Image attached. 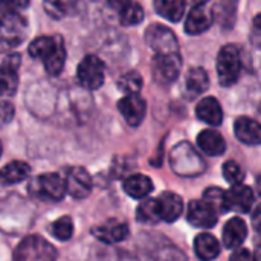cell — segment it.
<instances>
[{
  "instance_id": "cell-10",
  "label": "cell",
  "mask_w": 261,
  "mask_h": 261,
  "mask_svg": "<svg viewBox=\"0 0 261 261\" xmlns=\"http://www.w3.org/2000/svg\"><path fill=\"white\" fill-rule=\"evenodd\" d=\"M145 43L154 54H173L179 50V41L174 32L159 23H154L145 31Z\"/></svg>"
},
{
  "instance_id": "cell-31",
  "label": "cell",
  "mask_w": 261,
  "mask_h": 261,
  "mask_svg": "<svg viewBox=\"0 0 261 261\" xmlns=\"http://www.w3.org/2000/svg\"><path fill=\"white\" fill-rule=\"evenodd\" d=\"M136 220L141 223H148V225L161 222L158 200L156 199H145L144 202H141L138 210H136Z\"/></svg>"
},
{
  "instance_id": "cell-23",
  "label": "cell",
  "mask_w": 261,
  "mask_h": 261,
  "mask_svg": "<svg viewBox=\"0 0 261 261\" xmlns=\"http://www.w3.org/2000/svg\"><path fill=\"white\" fill-rule=\"evenodd\" d=\"M248 237V226L245 220L240 217H232L226 222L223 232H222V242L225 248L228 249H237Z\"/></svg>"
},
{
  "instance_id": "cell-8",
  "label": "cell",
  "mask_w": 261,
  "mask_h": 261,
  "mask_svg": "<svg viewBox=\"0 0 261 261\" xmlns=\"http://www.w3.org/2000/svg\"><path fill=\"white\" fill-rule=\"evenodd\" d=\"M182 69L180 52L173 54H154L151 60V72L154 81L161 86H168L177 80Z\"/></svg>"
},
{
  "instance_id": "cell-36",
  "label": "cell",
  "mask_w": 261,
  "mask_h": 261,
  "mask_svg": "<svg viewBox=\"0 0 261 261\" xmlns=\"http://www.w3.org/2000/svg\"><path fill=\"white\" fill-rule=\"evenodd\" d=\"M15 115V109L12 106V102L9 101H0V125L9 124L14 119Z\"/></svg>"
},
{
  "instance_id": "cell-19",
  "label": "cell",
  "mask_w": 261,
  "mask_h": 261,
  "mask_svg": "<svg viewBox=\"0 0 261 261\" xmlns=\"http://www.w3.org/2000/svg\"><path fill=\"white\" fill-rule=\"evenodd\" d=\"M156 200H158V206H159L161 220H164V222L173 223L184 213V200L176 193L165 191Z\"/></svg>"
},
{
  "instance_id": "cell-22",
  "label": "cell",
  "mask_w": 261,
  "mask_h": 261,
  "mask_svg": "<svg viewBox=\"0 0 261 261\" xmlns=\"http://www.w3.org/2000/svg\"><path fill=\"white\" fill-rule=\"evenodd\" d=\"M234 133L236 138L246 145H258L261 142L260 124L249 116H240L236 119Z\"/></svg>"
},
{
  "instance_id": "cell-27",
  "label": "cell",
  "mask_w": 261,
  "mask_h": 261,
  "mask_svg": "<svg viewBox=\"0 0 261 261\" xmlns=\"http://www.w3.org/2000/svg\"><path fill=\"white\" fill-rule=\"evenodd\" d=\"M194 252L197 258L202 261L216 260L220 254V243L211 234H200L194 240Z\"/></svg>"
},
{
  "instance_id": "cell-40",
  "label": "cell",
  "mask_w": 261,
  "mask_h": 261,
  "mask_svg": "<svg viewBox=\"0 0 261 261\" xmlns=\"http://www.w3.org/2000/svg\"><path fill=\"white\" fill-rule=\"evenodd\" d=\"M0 156H2V142H0Z\"/></svg>"
},
{
  "instance_id": "cell-32",
  "label": "cell",
  "mask_w": 261,
  "mask_h": 261,
  "mask_svg": "<svg viewBox=\"0 0 261 261\" xmlns=\"http://www.w3.org/2000/svg\"><path fill=\"white\" fill-rule=\"evenodd\" d=\"M142 86H144V80L141 73H138L136 70L125 72L118 80V89L125 95H138L142 90Z\"/></svg>"
},
{
  "instance_id": "cell-12",
  "label": "cell",
  "mask_w": 261,
  "mask_h": 261,
  "mask_svg": "<svg viewBox=\"0 0 261 261\" xmlns=\"http://www.w3.org/2000/svg\"><path fill=\"white\" fill-rule=\"evenodd\" d=\"M254 205V193L249 187L243 184L232 185L231 190L223 191L222 196V208L223 211H234L240 214H246L251 211Z\"/></svg>"
},
{
  "instance_id": "cell-25",
  "label": "cell",
  "mask_w": 261,
  "mask_h": 261,
  "mask_svg": "<svg viewBox=\"0 0 261 261\" xmlns=\"http://www.w3.org/2000/svg\"><path fill=\"white\" fill-rule=\"evenodd\" d=\"M31 173V167L23 161H12L0 168V185L9 187L23 182Z\"/></svg>"
},
{
  "instance_id": "cell-29",
  "label": "cell",
  "mask_w": 261,
  "mask_h": 261,
  "mask_svg": "<svg viewBox=\"0 0 261 261\" xmlns=\"http://www.w3.org/2000/svg\"><path fill=\"white\" fill-rule=\"evenodd\" d=\"M185 0H154L156 12L168 21H179L185 14Z\"/></svg>"
},
{
  "instance_id": "cell-38",
  "label": "cell",
  "mask_w": 261,
  "mask_h": 261,
  "mask_svg": "<svg viewBox=\"0 0 261 261\" xmlns=\"http://www.w3.org/2000/svg\"><path fill=\"white\" fill-rule=\"evenodd\" d=\"M229 261H257V258L254 257V254L249 249L240 248V249H237V251H234L231 254Z\"/></svg>"
},
{
  "instance_id": "cell-14",
  "label": "cell",
  "mask_w": 261,
  "mask_h": 261,
  "mask_svg": "<svg viewBox=\"0 0 261 261\" xmlns=\"http://www.w3.org/2000/svg\"><path fill=\"white\" fill-rule=\"evenodd\" d=\"M187 219L196 228L210 229L219 220V210L208 200H193L188 205Z\"/></svg>"
},
{
  "instance_id": "cell-24",
  "label": "cell",
  "mask_w": 261,
  "mask_h": 261,
  "mask_svg": "<svg viewBox=\"0 0 261 261\" xmlns=\"http://www.w3.org/2000/svg\"><path fill=\"white\" fill-rule=\"evenodd\" d=\"M197 145L208 156H220L226 150V141L217 130H213V128L202 130L199 133Z\"/></svg>"
},
{
  "instance_id": "cell-1",
  "label": "cell",
  "mask_w": 261,
  "mask_h": 261,
  "mask_svg": "<svg viewBox=\"0 0 261 261\" xmlns=\"http://www.w3.org/2000/svg\"><path fill=\"white\" fill-rule=\"evenodd\" d=\"M28 52L32 58L43 61L50 76H58L66 63V44L61 35H40L29 43Z\"/></svg>"
},
{
  "instance_id": "cell-4",
  "label": "cell",
  "mask_w": 261,
  "mask_h": 261,
  "mask_svg": "<svg viewBox=\"0 0 261 261\" xmlns=\"http://www.w3.org/2000/svg\"><path fill=\"white\" fill-rule=\"evenodd\" d=\"M171 170L180 177H194L205 171V161L190 142H179L170 153Z\"/></svg>"
},
{
  "instance_id": "cell-28",
  "label": "cell",
  "mask_w": 261,
  "mask_h": 261,
  "mask_svg": "<svg viewBox=\"0 0 261 261\" xmlns=\"http://www.w3.org/2000/svg\"><path fill=\"white\" fill-rule=\"evenodd\" d=\"M124 191L133 199H144L153 191V182L145 174H132L122 184Z\"/></svg>"
},
{
  "instance_id": "cell-11",
  "label": "cell",
  "mask_w": 261,
  "mask_h": 261,
  "mask_svg": "<svg viewBox=\"0 0 261 261\" xmlns=\"http://www.w3.org/2000/svg\"><path fill=\"white\" fill-rule=\"evenodd\" d=\"M64 187L66 193L76 199H86L92 191V177L83 167H69L64 170Z\"/></svg>"
},
{
  "instance_id": "cell-6",
  "label": "cell",
  "mask_w": 261,
  "mask_h": 261,
  "mask_svg": "<svg viewBox=\"0 0 261 261\" xmlns=\"http://www.w3.org/2000/svg\"><path fill=\"white\" fill-rule=\"evenodd\" d=\"M12 261H57V249L40 236H28L17 245Z\"/></svg>"
},
{
  "instance_id": "cell-5",
  "label": "cell",
  "mask_w": 261,
  "mask_h": 261,
  "mask_svg": "<svg viewBox=\"0 0 261 261\" xmlns=\"http://www.w3.org/2000/svg\"><path fill=\"white\" fill-rule=\"evenodd\" d=\"M242 50L237 44H225L217 55V78L222 87L234 86L242 73Z\"/></svg>"
},
{
  "instance_id": "cell-9",
  "label": "cell",
  "mask_w": 261,
  "mask_h": 261,
  "mask_svg": "<svg viewBox=\"0 0 261 261\" xmlns=\"http://www.w3.org/2000/svg\"><path fill=\"white\" fill-rule=\"evenodd\" d=\"M76 80L87 90H98L106 81L104 63L96 55H86L76 67Z\"/></svg>"
},
{
  "instance_id": "cell-15",
  "label": "cell",
  "mask_w": 261,
  "mask_h": 261,
  "mask_svg": "<svg viewBox=\"0 0 261 261\" xmlns=\"http://www.w3.org/2000/svg\"><path fill=\"white\" fill-rule=\"evenodd\" d=\"M118 110L130 127H138L145 118L147 102L139 95H125L118 101Z\"/></svg>"
},
{
  "instance_id": "cell-34",
  "label": "cell",
  "mask_w": 261,
  "mask_h": 261,
  "mask_svg": "<svg viewBox=\"0 0 261 261\" xmlns=\"http://www.w3.org/2000/svg\"><path fill=\"white\" fill-rule=\"evenodd\" d=\"M223 177L231 185L242 184V180L245 177V171L236 161H228V162L223 164Z\"/></svg>"
},
{
  "instance_id": "cell-39",
  "label": "cell",
  "mask_w": 261,
  "mask_h": 261,
  "mask_svg": "<svg viewBox=\"0 0 261 261\" xmlns=\"http://www.w3.org/2000/svg\"><path fill=\"white\" fill-rule=\"evenodd\" d=\"M210 0H191V3L194 5V6H199V5H206Z\"/></svg>"
},
{
  "instance_id": "cell-33",
  "label": "cell",
  "mask_w": 261,
  "mask_h": 261,
  "mask_svg": "<svg viewBox=\"0 0 261 261\" xmlns=\"http://www.w3.org/2000/svg\"><path fill=\"white\" fill-rule=\"evenodd\" d=\"M50 234L60 242L70 240L72 236H73V222H72V219L64 216V217H60L58 220H55L50 225Z\"/></svg>"
},
{
  "instance_id": "cell-16",
  "label": "cell",
  "mask_w": 261,
  "mask_h": 261,
  "mask_svg": "<svg viewBox=\"0 0 261 261\" xmlns=\"http://www.w3.org/2000/svg\"><path fill=\"white\" fill-rule=\"evenodd\" d=\"M92 234L95 236V239L110 246V245L125 240L127 236L130 234V228L125 222H121L118 219H110L104 222L102 225L95 226L92 229Z\"/></svg>"
},
{
  "instance_id": "cell-35",
  "label": "cell",
  "mask_w": 261,
  "mask_h": 261,
  "mask_svg": "<svg viewBox=\"0 0 261 261\" xmlns=\"http://www.w3.org/2000/svg\"><path fill=\"white\" fill-rule=\"evenodd\" d=\"M98 261H138L130 252L124 251V249H118V248H109L104 249L102 252H99Z\"/></svg>"
},
{
  "instance_id": "cell-17",
  "label": "cell",
  "mask_w": 261,
  "mask_h": 261,
  "mask_svg": "<svg viewBox=\"0 0 261 261\" xmlns=\"http://www.w3.org/2000/svg\"><path fill=\"white\" fill-rule=\"evenodd\" d=\"M109 8L118 15L122 26H135L144 20V9L135 0H106Z\"/></svg>"
},
{
  "instance_id": "cell-26",
  "label": "cell",
  "mask_w": 261,
  "mask_h": 261,
  "mask_svg": "<svg viewBox=\"0 0 261 261\" xmlns=\"http://www.w3.org/2000/svg\"><path fill=\"white\" fill-rule=\"evenodd\" d=\"M239 0H219L211 11L213 20H216L223 29H231L237 18Z\"/></svg>"
},
{
  "instance_id": "cell-18",
  "label": "cell",
  "mask_w": 261,
  "mask_h": 261,
  "mask_svg": "<svg viewBox=\"0 0 261 261\" xmlns=\"http://www.w3.org/2000/svg\"><path fill=\"white\" fill-rule=\"evenodd\" d=\"M210 87V78L203 67H193L188 70L184 86V95L187 99L193 101L205 93Z\"/></svg>"
},
{
  "instance_id": "cell-30",
  "label": "cell",
  "mask_w": 261,
  "mask_h": 261,
  "mask_svg": "<svg viewBox=\"0 0 261 261\" xmlns=\"http://www.w3.org/2000/svg\"><path fill=\"white\" fill-rule=\"evenodd\" d=\"M76 0H43L44 12L55 20H61L75 11Z\"/></svg>"
},
{
  "instance_id": "cell-7",
  "label": "cell",
  "mask_w": 261,
  "mask_h": 261,
  "mask_svg": "<svg viewBox=\"0 0 261 261\" xmlns=\"http://www.w3.org/2000/svg\"><path fill=\"white\" fill-rule=\"evenodd\" d=\"M29 191L37 197L41 199L44 202L49 203H55L60 202L64 196H66V187H64V180L60 174L57 173H44L37 176L31 185H29Z\"/></svg>"
},
{
  "instance_id": "cell-3",
  "label": "cell",
  "mask_w": 261,
  "mask_h": 261,
  "mask_svg": "<svg viewBox=\"0 0 261 261\" xmlns=\"http://www.w3.org/2000/svg\"><path fill=\"white\" fill-rule=\"evenodd\" d=\"M28 20L18 11L0 8V54L18 47L28 37Z\"/></svg>"
},
{
  "instance_id": "cell-37",
  "label": "cell",
  "mask_w": 261,
  "mask_h": 261,
  "mask_svg": "<svg viewBox=\"0 0 261 261\" xmlns=\"http://www.w3.org/2000/svg\"><path fill=\"white\" fill-rule=\"evenodd\" d=\"M31 0H0V8L9 11H21L29 6Z\"/></svg>"
},
{
  "instance_id": "cell-13",
  "label": "cell",
  "mask_w": 261,
  "mask_h": 261,
  "mask_svg": "<svg viewBox=\"0 0 261 261\" xmlns=\"http://www.w3.org/2000/svg\"><path fill=\"white\" fill-rule=\"evenodd\" d=\"M21 64L20 54H9L0 64V96L8 98L17 92L18 69Z\"/></svg>"
},
{
  "instance_id": "cell-20",
  "label": "cell",
  "mask_w": 261,
  "mask_h": 261,
  "mask_svg": "<svg viewBox=\"0 0 261 261\" xmlns=\"http://www.w3.org/2000/svg\"><path fill=\"white\" fill-rule=\"evenodd\" d=\"M213 14L205 8V5L193 6L185 20V32L190 35H199L208 31L213 24Z\"/></svg>"
},
{
  "instance_id": "cell-21",
  "label": "cell",
  "mask_w": 261,
  "mask_h": 261,
  "mask_svg": "<svg viewBox=\"0 0 261 261\" xmlns=\"http://www.w3.org/2000/svg\"><path fill=\"white\" fill-rule=\"evenodd\" d=\"M196 116L202 122L213 125V127H217L223 121V110H222V106L217 101V98L205 96L196 106Z\"/></svg>"
},
{
  "instance_id": "cell-2",
  "label": "cell",
  "mask_w": 261,
  "mask_h": 261,
  "mask_svg": "<svg viewBox=\"0 0 261 261\" xmlns=\"http://www.w3.org/2000/svg\"><path fill=\"white\" fill-rule=\"evenodd\" d=\"M138 249L145 261H187L185 254L176 245L156 232L141 234Z\"/></svg>"
}]
</instances>
